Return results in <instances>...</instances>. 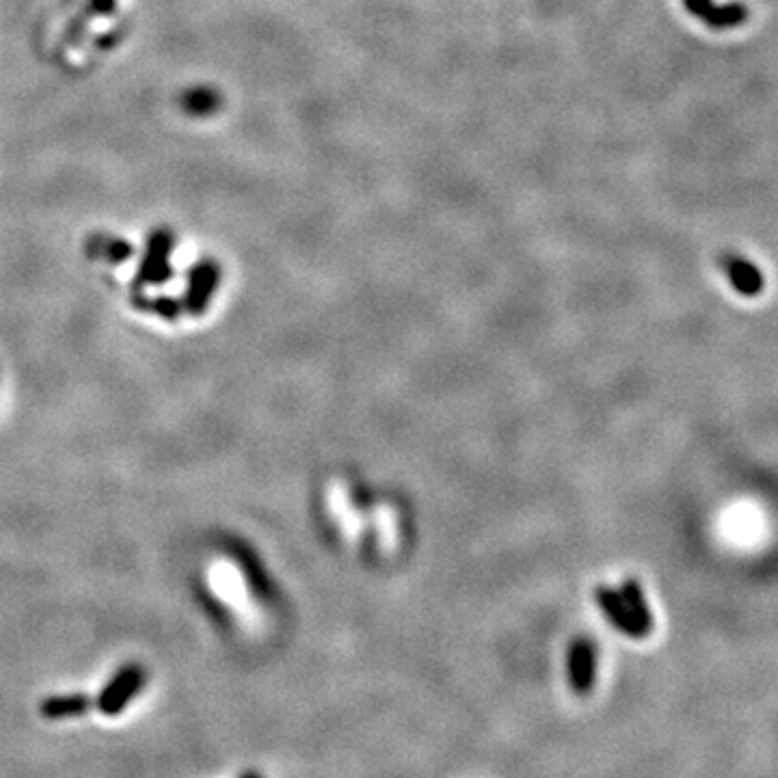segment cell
I'll list each match as a JSON object with an SVG mask.
<instances>
[{"instance_id": "obj_1", "label": "cell", "mask_w": 778, "mask_h": 778, "mask_svg": "<svg viewBox=\"0 0 778 778\" xmlns=\"http://www.w3.org/2000/svg\"><path fill=\"white\" fill-rule=\"evenodd\" d=\"M597 603L608 621L629 638H645L653 629V614L636 580H625L619 588L599 586Z\"/></svg>"}, {"instance_id": "obj_2", "label": "cell", "mask_w": 778, "mask_h": 778, "mask_svg": "<svg viewBox=\"0 0 778 778\" xmlns=\"http://www.w3.org/2000/svg\"><path fill=\"white\" fill-rule=\"evenodd\" d=\"M176 249V236L167 227H158L147 238V247L134 277V292L147 286H163L173 277L171 253Z\"/></svg>"}, {"instance_id": "obj_3", "label": "cell", "mask_w": 778, "mask_h": 778, "mask_svg": "<svg viewBox=\"0 0 778 778\" xmlns=\"http://www.w3.org/2000/svg\"><path fill=\"white\" fill-rule=\"evenodd\" d=\"M221 284V266L212 258L199 260L186 277L184 290V312L191 316H204L210 307L214 292Z\"/></svg>"}, {"instance_id": "obj_4", "label": "cell", "mask_w": 778, "mask_h": 778, "mask_svg": "<svg viewBox=\"0 0 778 778\" xmlns=\"http://www.w3.org/2000/svg\"><path fill=\"white\" fill-rule=\"evenodd\" d=\"M145 686V670L143 666L128 664L111 679L98 699V709L106 716H115L124 712V707L141 692Z\"/></svg>"}, {"instance_id": "obj_5", "label": "cell", "mask_w": 778, "mask_h": 778, "mask_svg": "<svg viewBox=\"0 0 778 778\" xmlns=\"http://www.w3.org/2000/svg\"><path fill=\"white\" fill-rule=\"evenodd\" d=\"M569 686L578 696L590 694L597 679V649L590 638L573 640L567 653Z\"/></svg>"}, {"instance_id": "obj_6", "label": "cell", "mask_w": 778, "mask_h": 778, "mask_svg": "<svg viewBox=\"0 0 778 778\" xmlns=\"http://www.w3.org/2000/svg\"><path fill=\"white\" fill-rule=\"evenodd\" d=\"M683 7L712 29H733L748 20V7L742 3L718 5L716 0H683Z\"/></svg>"}, {"instance_id": "obj_7", "label": "cell", "mask_w": 778, "mask_h": 778, "mask_svg": "<svg viewBox=\"0 0 778 778\" xmlns=\"http://www.w3.org/2000/svg\"><path fill=\"white\" fill-rule=\"evenodd\" d=\"M724 273H727L731 286L742 294V297H757V294L766 286V279H763V273L759 268L748 262L742 256H735V253H727L720 260Z\"/></svg>"}, {"instance_id": "obj_8", "label": "cell", "mask_w": 778, "mask_h": 778, "mask_svg": "<svg viewBox=\"0 0 778 778\" xmlns=\"http://www.w3.org/2000/svg\"><path fill=\"white\" fill-rule=\"evenodd\" d=\"M178 104H180V109L186 115H191V117H210V115L221 111L223 96L214 87L197 85V87H191V89L182 91L180 98H178Z\"/></svg>"}, {"instance_id": "obj_9", "label": "cell", "mask_w": 778, "mask_h": 778, "mask_svg": "<svg viewBox=\"0 0 778 778\" xmlns=\"http://www.w3.org/2000/svg\"><path fill=\"white\" fill-rule=\"evenodd\" d=\"M87 249H89L91 256L104 258L106 262H111V264H124L132 258V253H134L128 240L106 236V234H98V236L89 238Z\"/></svg>"}, {"instance_id": "obj_10", "label": "cell", "mask_w": 778, "mask_h": 778, "mask_svg": "<svg viewBox=\"0 0 778 778\" xmlns=\"http://www.w3.org/2000/svg\"><path fill=\"white\" fill-rule=\"evenodd\" d=\"M91 707V699L83 694H72V696H52V699L42 703V716L48 720H59V718H70V716H80L85 714Z\"/></svg>"}, {"instance_id": "obj_11", "label": "cell", "mask_w": 778, "mask_h": 778, "mask_svg": "<svg viewBox=\"0 0 778 778\" xmlns=\"http://www.w3.org/2000/svg\"><path fill=\"white\" fill-rule=\"evenodd\" d=\"M329 508L331 513L335 515V519L340 521V526L346 534H355L359 530V521H357V515L353 511V506L348 504V495L342 487H331V493H329Z\"/></svg>"}, {"instance_id": "obj_12", "label": "cell", "mask_w": 778, "mask_h": 778, "mask_svg": "<svg viewBox=\"0 0 778 778\" xmlns=\"http://www.w3.org/2000/svg\"><path fill=\"white\" fill-rule=\"evenodd\" d=\"M132 303L139 307L141 312H150L156 314L165 320H178L180 314L184 312V305L171 297H156V299H145L139 292L132 294Z\"/></svg>"}, {"instance_id": "obj_13", "label": "cell", "mask_w": 778, "mask_h": 778, "mask_svg": "<svg viewBox=\"0 0 778 778\" xmlns=\"http://www.w3.org/2000/svg\"><path fill=\"white\" fill-rule=\"evenodd\" d=\"M89 5L98 16H111L117 7V0H89Z\"/></svg>"}, {"instance_id": "obj_14", "label": "cell", "mask_w": 778, "mask_h": 778, "mask_svg": "<svg viewBox=\"0 0 778 778\" xmlns=\"http://www.w3.org/2000/svg\"><path fill=\"white\" fill-rule=\"evenodd\" d=\"M243 778H262L258 772H247Z\"/></svg>"}]
</instances>
